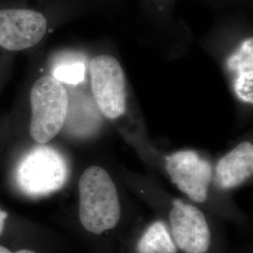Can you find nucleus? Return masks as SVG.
<instances>
[{"label": "nucleus", "instance_id": "nucleus-1", "mask_svg": "<svg viewBox=\"0 0 253 253\" xmlns=\"http://www.w3.org/2000/svg\"><path fill=\"white\" fill-rule=\"evenodd\" d=\"M79 217L83 227L100 235L117 226L121 209L118 190L105 169L90 166L82 173L79 184Z\"/></svg>", "mask_w": 253, "mask_h": 253}, {"label": "nucleus", "instance_id": "nucleus-2", "mask_svg": "<svg viewBox=\"0 0 253 253\" xmlns=\"http://www.w3.org/2000/svg\"><path fill=\"white\" fill-rule=\"evenodd\" d=\"M29 133L40 145L52 141L63 128L69 113V94L61 82L43 75L32 84Z\"/></svg>", "mask_w": 253, "mask_h": 253}, {"label": "nucleus", "instance_id": "nucleus-3", "mask_svg": "<svg viewBox=\"0 0 253 253\" xmlns=\"http://www.w3.org/2000/svg\"><path fill=\"white\" fill-rule=\"evenodd\" d=\"M49 18L27 6L0 7V47L19 52L37 45L47 34Z\"/></svg>", "mask_w": 253, "mask_h": 253}, {"label": "nucleus", "instance_id": "nucleus-4", "mask_svg": "<svg viewBox=\"0 0 253 253\" xmlns=\"http://www.w3.org/2000/svg\"><path fill=\"white\" fill-rule=\"evenodd\" d=\"M91 89L101 114L110 120L121 118L126 111V80L118 59L98 55L91 60Z\"/></svg>", "mask_w": 253, "mask_h": 253}, {"label": "nucleus", "instance_id": "nucleus-5", "mask_svg": "<svg viewBox=\"0 0 253 253\" xmlns=\"http://www.w3.org/2000/svg\"><path fill=\"white\" fill-rule=\"evenodd\" d=\"M67 167L62 157L48 147H41L29 154L20 168V180L32 194H47L62 187Z\"/></svg>", "mask_w": 253, "mask_h": 253}, {"label": "nucleus", "instance_id": "nucleus-6", "mask_svg": "<svg viewBox=\"0 0 253 253\" xmlns=\"http://www.w3.org/2000/svg\"><path fill=\"white\" fill-rule=\"evenodd\" d=\"M166 171L173 184L189 198L203 203L208 198L212 167L193 150H181L166 157Z\"/></svg>", "mask_w": 253, "mask_h": 253}, {"label": "nucleus", "instance_id": "nucleus-7", "mask_svg": "<svg viewBox=\"0 0 253 253\" xmlns=\"http://www.w3.org/2000/svg\"><path fill=\"white\" fill-rule=\"evenodd\" d=\"M170 223L176 246L186 253H205L210 246L211 235L202 211L181 200L172 202Z\"/></svg>", "mask_w": 253, "mask_h": 253}, {"label": "nucleus", "instance_id": "nucleus-8", "mask_svg": "<svg viewBox=\"0 0 253 253\" xmlns=\"http://www.w3.org/2000/svg\"><path fill=\"white\" fill-rule=\"evenodd\" d=\"M253 172V145L246 141L236 145L217 163V185L223 190H231L248 180Z\"/></svg>", "mask_w": 253, "mask_h": 253}, {"label": "nucleus", "instance_id": "nucleus-9", "mask_svg": "<svg viewBox=\"0 0 253 253\" xmlns=\"http://www.w3.org/2000/svg\"><path fill=\"white\" fill-rule=\"evenodd\" d=\"M236 97L245 103H253V38L245 39L227 60Z\"/></svg>", "mask_w": 253, "mask_h": 253}, {"label": "nucleus", "instance_id": "nucleus-10", "mask_svg": "<svg viewBox=\"0 0 253 253\" xmlns=\"http://www.w3.org/2000/svg\"><path fill=\"white\" fill-rule=\"evenodd\" d=\"M138 253H176L174 244L165 224L156 221L146 229L138 246Z\"/></svg>", "mask_w": 253, "mask_h": 253}, {"label": "nucleus", "instance_id": "nucleus-11", "mask_svg": "<svg viewBox=\"0 0 253 253\" xmlns=\"http://www.w3.org/2000/svg\"><path fill=\"white\" fill-rule=\"evenodd\" d=\"M85 65L80 61H70L59 64L54 68L53 75L55 79L69 84H77L85 77Z\"/></svg>", "mask_w": 253, "mask_h": 253}, {"label": "nucleus", "instance_id": "nucleus-12", "mask_svg": "<svg viewBox=\"0 0 253 253\" xmlns=\"http://www.w3.org/2000/svg\"><path fill=\"white\" fill-rule=\"evenodd\" d=\"M7 218H8V213L0 208V235H2L4 231Z\"/></svg>", "mask_w": 253, "mask_h": 253}, {"label": "nucleus", "instance_id": "nucleus-13", "mask_svg": "<svg viewBox=\"0 0 253 253\" xmlns=\"http://www.w3.org/2000/svg\"><path fill=\"white\" fill-rule=\"evenodd\" d=\"M0 253H13L12 252H10L8 248L4 247V246H1L0 245Z\"/></svg>", "mask_w": 253, "mask_h": 253}, {"label": "nucleus", "instance_id": "nucleus-14", "mask_svg": "<svg viewBox=\"0 0 253 253\" xmlns=\"http://www.w3.org/2000/svg\"><path fill=\"white\" fill-rule=\"evenodd\" d=\"M159 1H160V3H161V2H163V1H167V0H159Z\"/></svg>", "mask_w": 253, "mask_h": 253}]
</instances>
